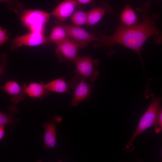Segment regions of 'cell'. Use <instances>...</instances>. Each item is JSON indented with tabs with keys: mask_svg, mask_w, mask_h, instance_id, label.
Segmentation results:
<instances>
[{
	"mask_svg": "<svg viewBox=\"0 0 162 162\" xmlns=\"http://www.w3.org/2000/svg\"><path fill=\"white\" fill-rule=\"evenodd\" d=\"M148 9V4L145 7L137 9L142 15V20L136 25L127 27L120 23L112 35H100L98 45L110 48L116 44L124 46L135 52L143 64L141 50L145 42L153 37L156 44L162 43V32L156 28L155 21L149 14Z\"/></svg>",
	"mask_w": 162,
	"mask_h": 162,
	"instance_id": "cell-1",
	"label": "cell"
},
{
	"mask_svg": "<svg viewBox=\"0 0 162 162\" xmlns=\"http://www.w3.org/2000/svg\"><path fill=\"white\" fill-rule=\"evenodd\" d=\"M162 101V97L152 96L149 106L142 116L131 138L125 146L127 151L130 152L133 150V142L139 135L148 128L153 127L157 134L161 132L158 123L157 114Z\"/></svg>",
	"mask_w": 162,
	"mask_h": 162,
	"instance_id": "cell-2",
	"label": "cell"
},
{
	"mask_svg": "<svg viewBox=\"0 0 162 162\" xmlns=\"http://www.w3.org/2000/svg\"><path fill=\"white\" fill-rule=\"evenodd\" d=\"M20 17L22 23L31 32H42L51 14L38 10H23Z\"/></svg>",
	"mask_w": 162,
	"mask_h": 162,
	"instance_id": "cell-3",
	"label": "cell"
},
{
	"mask_svg": "<svg viewBox=\"0 0 162 162\" xmlns=\"http://www.w3.org/2000/svg\"><path fill=\"white\" fill-rule=\"evenodd\" d=\"M71 89L74 90L71 101L74 106L78 105L83 100L87 99L92 92V86L87 80L76 74L69 82Z\"/></svg>",
	"mask_w": 162,
	"mask_h": 162,
	"instance_id": "cell-4",
	"label": "cell"
},
{
	"mask_svg": "<svg viewBox=\"0 0 162 162\" xmlns=\"http://www.w3.org/2000/svg\"><path fill=\"white\" fill-rule=\"evenodd\" d=\"M55 22L56 25L61 26L65 29L69 37L76 42L80 48H85L91 42H97L98 40V38L80 26L63 24L57 20Z\"/></svg>",
	"mask_w": 162,
	"mask_h": 162,
	"instance_id": "cell-5",
	"label": "cell"
},
{
	"mask_svg": "<svg viewBox=\"0 0 162 162\" xmlns=\"http://www.w3.org/2000/svg\"><path fill=\"white\" fill-rule=\"evenodd\" d=\"M99 63L98 60L93 59L88 56H79L75 62L76 74L87 80L95 81L99 75L96 68Z\"/></svg>",
	"mask_w": 162,
	"mask_h": 162,
	"instance_id": "cell-6",
	"label": "cell"
},
{
	"mask_svg": "<svg viewBox=\"0 0 162 162\" xmlns=\"http://www.w3.org/2000/svg\"><path fill=\"white\" fill-rule=\"evenodd\" d=\"M47 44V38L42 32H31L24 35L16 36L10 44L11 50L15 51L23 46H34Z\"/></svg>",
	"mask_w": 162,
	"mask_h": 162,
	"instance_id": "cell-7",
	"label": "cell"
},
{
	"mask_svg": "<svg viewBox=\"0 0 162 162\" xmlns=\"http://www.w3.org/2000/svg\"><path fill=\"white\" fill-rule=\"evenodd\" d=\"M62 118L61 116H55L44 123L41 126L44 129V149H54L56 142V127L61 123Z\"/></svg>",
	"mask_w": 162,
	"mask_h": 162,
	"instance_id": "cell-8",
	"label": "cell"
},
{
	"mask_svg": "<svg viewBox=\"0 0 162 162\" xmlns=\"http://www.w3.org/2000/svg\"><path fill=\"white\" fill-rule=\"evenodd\" d=\"M57 46L56 53L59 60L75 62L79 56L78 51L80 48L76 42L70 38Z\"/></svg>",
	"mask_w": 162,
	"mask_h": 162,
	"instance_id": "cell-9",
	"label": "cell"
},
{
	"mask_svg": "<svg viewBox=\"0 0 162 162\" xmlns=\"http://www.w3.org/2000/svg\"><path fill=\"white\" fill-rule=\"evenodd\" d=\"M78 4L75 0H65L60 3L51 13L58 20L65 21L70 17Z\"/></svg>",
	"mask_w": 162,
	"mask_h": 162,
	"instance_id": "cell-10",
	"label": "cell"
},
{
	"mask_svg": "<svg viewBox=\"0 0 162 162\" xmlns=\"http://www.w3.org/2000/svg\"><path fill=\"white\" fill-rule=\"evenodd\" d=\"M1 88L4 92L12 97L11 102L13 104H18L25 98L26 94L22 86L16 81H8Z\"/></svg>",
	"mask_w": 162,
	"mask_h": 162,
	"instance_id": "cell-11",
	"label": "cell"
},
{
	"mask_svg": "<svg viewBox=\"0 0 162 162\" xmlns=\"http://www.w3.org/2000/svg\"><path fill=\"white\" fill-rule=\"evenodd\" d=\"M22 87L25 94L32 98L42 99L49 92L46 89L45 83L43 82L24 83Z\"/></svg>",
	"mask_w": 162,
	"mask_h": 162,
	"instance_id": "cell-12",
	"label": "cell"
},
{
	"mask_svg": "<svg viewBox=\"0 0 162 162\" xmlns=\"http://www.w3.org/2000/svg\"><path fill=\"white\" fill-rule=\"evenodd\" d=\"M8 110V112L2 111L0 112V125H10L13 128L20 122V119L16 116V114L18 111L17 107L14 105L10 106Z\"/></svg>",
	"mask_w": 162,
	"mask_h": 162,
	"instance_id": "cell-13",
	"label": "cell"
},
{
	"mask_svg": "<svg viewBox=\"0 0 162 162\" xmlns=\"http://www.w3.org/2000/svg\"><path fill=\"white\" fill-rule=\"evenodd\" d=\"M46 90L49 92L62 93L68 92L70 89L69 82L64 77L58 78L45 83Z\"/></svg>",
	"mask_w": 162,
	"mask_h": 162,
	"instance_id": "cell-14",
	"label": "cell"
},
{
	"mask_svg": "<svg viewBox=\"0 0 162 162\" xmlns=\"http://www.w3.org/2000/svg\"><path fill=\"white\" fill-rule=\"evenodd\" d=\"M121 23L124 26L130 27L138 24V18L130 6L127 4L120 15Z\"/></svg>",
	"mask_w": 162,
	"mask_h": 162,
	"instance_id": "cell-15",
	"label": "cell"
},
{
	"mask_svg": "<svg viewBox=\"0 0 162 162\" xmlns=\"http://www.w3.org/2000/svg\"><path fill=\"white\" fill-rule=\"evenodd\" d=\"M56 25L52 28L49 36L47 37V44L52 43L57 45L70 38L64 28Z\"/></svg>",
	"mask_w": 162,
	"mask_h": 162,
	"instance_id": "cell-16",
	"label": "cell"
},
{
	"mask_svg": "<svg viewBox=\"0 0 162 162\" xmlns=\"http://www.w3.org/2000/svg\"><path fill=\"white\" fill-rule=\"evenodd\" d=\"M108 8L104 6L94 8L87 12L88 20L87 25L91 26L98 22L107 12Z\"/></svg>",
	"mask_w": 162,
	"mask_h": 162,
	"instance_id": "cell-17",
	"label": "cell"
},
{
	"mask_svg": "<svg viewBox=\"0 0 162 162\" xmlns=\"http://www.w3.org/2000/svg\"><path fill=\"white\" fill-rule=\"evenodd\" d=\"M71 20L74 25L81 26L86 25L88 20L87 12L81 10H75L70 17Z\"/></svg>",
	"mask_w": 162,
	"mask_h": 162,
	"instance_id": "cell-18",
	"label": "cell"
},
{
	"mask_svg": "<svg viewBox=\"0 0 162 162\" xmlns=\"http://www.w3.org/2000/svg\"><path fill=\"white\" fill-rule=\"evenodd\" d=\"M1 1L6 2L9 9L12 10L16 13H18L22 9L21 4L18 0H0Z\"/></svg>",
	"mask_w": 162,
	"mask_h": 162,
	"instance_id": "cell-19",
	"label": "cell"
},
{
	"mask_svg": "<svg viewBox=\"0 0 162 162\" xmlns=\"http://www.w3.org/2000/svg\"><path fill=\"white\" fill-rule=\"evenodd\" d=\"M7 30L0 28V45L2 46L8 39Z\"/></svg>",
	"mask_w": 162,
	"mask_h": 162,
	"instance_id": "cell-20",
	"label": "cell"
},
{
	"mask_svg": "<svg viewBox=\"0 0 162 162\" xmlns=\"http://www.w3.org/2000/svg\"><path fill=\"white\" fill-rule=\"evenodd\" d=\"M157 121L158 125L162 133V106H160L157 114Z\"/></svg>",
	"mask_w": 162,
	"mask_h": 162,
	"instance_id": "cell-21",
	"label": "cell"
},
{
	"mask_svg": "<svg viewBox=\"0 0 162 162\" xmlns=\"http://www.w3.org/2000/svg\"><path fill=\"white\" fill-rule=\"evenodd\" d=\"M5 132V126L0 125V140H2L3 138Z\"/></svg>",
	"mask_w": 162,
	"mask_h": 162,
	"instance_id": "cell-22",
	"label": "cell"
},
{
	"mask_svg": "<svg viewBox=\"0 0 162 162\" xmlns=\"http://www.w3.org/2000/svg\"><path fill=\"white\" fill-rule=\"evenodd\" d=\"M78 4H86L90 3L92 0H75Z\"/></svg>",
	"mask_w": 162,
	"mask_h": 162,
	"instance_id": "cell-23",
	"label": "cell"
},
{
	"mask_svg": "<svg viewBox=\"0 0 162 162\" xmlns=\"http://www.w3.org/2000/svg\"><path fill=\"white\" fill-rule=\"evenodd\" d=\"M161 161H162V160H161Z\"/></svg>",
	"mask_w": 162,
	"mask_h": 162,
	"instance_id": "cell-24",
	"label": "cell"
}]
</instances>
